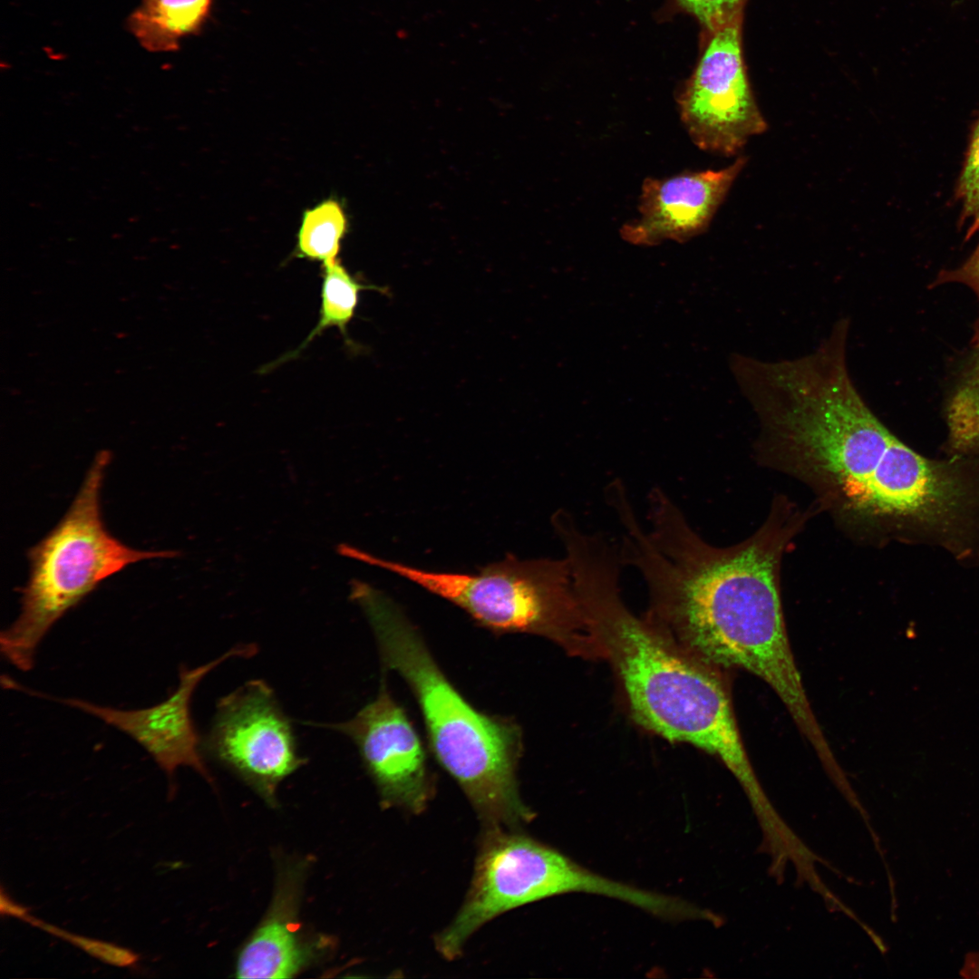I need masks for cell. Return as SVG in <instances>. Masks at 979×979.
Here are the masks:
<instances>
[{
  "label": "cell",
  "mask_w": 979,
  "mask_h": 979,
  "mask_svg": "<svg viewBox=\"0 0 979 979\" xmlns=\"http://www.w3.org/2000/svg\"><path fill=\"white\" fill-rule=\"evenodd\" d=\"M351 558L392 572L463 610L497 634H532L568 651L594 655L567 558L514 555L476 573L432 571L352 548Z\"/></svg>",
  "instance_id": "obj_6"
},
{
  "label": "cell",
  "mask_w": 979,
  "mask_h": 979,
  "mask_svg": "<svg viewBox=\"0 0 979 979\" xmlns=\"http://www.w3.org/2000/svg\"><path fill=\"white\" fill-rule=\"evenodd\" d=\"M564 549L596 655L615 669L635 720L668 741L717 757L746 793L758 790L723 681L713 666L626 606L618 544L583 531L572 535Z\"/></svg>",
  "instance_id": "obj_3"
},
{
  "label": "cell",
  "mask_w": 979,
  "mask_h": 979,
  "mask_svg": "<svg viewBox=\"0 0 979 979\" xmlns=\"http://www.w3.org/2000/svg\"><path fill=\"white\" fill-rule=\"evenodd\" d=\"M369 289L384 291L375 286L361 284L337 258L323 263L318 322L302 344L286 358L296 356L315 336L331 327L338 328L346 339L347 325L354 316L360 293Z\"/></svg>",
  "instance_id": "obj_16"
},
{
  "label": "cell",
  "mask_w": 979,
  "mask_h": 979,
  "mask_svg": "<svg viewBox=\"0 0 979 979\" xmlns=\"http://www.w3.org/2000/svg\"><path fill=\"white\" fill-rule=\"evenodd\" d=\"M346 231L347 218L341 204L325 199L304 211L295 254L322 263L335 259Z\"/></svg>",
  "instance_id": "obj_17"
},
{
  "label": "cell",
  "mask_w": 979,
  "mask_h": 979,
  "mask_svg": "<svg viewBox=\"0 0 979 979\" xmlns=\"http://www.w3.org/2000/svg\"><path fill=\"white\" fill-rule=\"evenodd\" d=\"M0 907L2 915L15 917L29 924L34 917L30 915L29 908L14 901L3 890L1 892Z\"/></svg>",
  "instance_id": "obj_22"
},
{
  "label": "cell",
  "mask_w": 979,
  "mask_h": 979,
  "mask_svg": "<svg viewBox=\"0 0 979 979\" xmlns=\"http://www.w3.org/2000/svg\"><path fill=\"white\" fill-rule=\"evenodd\" d=\"M770 443L811 464L850 506L963 562L979 551V462L926 457L894 435L841 367L782 383L763 410Z\"/></svg>",
  "instance_id": "obj_2"
},
{
  "label": "cell",
  "mask_w": 979,
  "mask_h": 979,
  "mask_svg": "<svg viewBox=\"0 0 979 979\" xmlns=\"http://www.w3.org/2000/svg\"><path fill=\"white\" fill-rule=\"evenodd\" d=\"M744 0H677L710 34L741 18Z\"/></svg>",
  "instance_id": "obj_20"
},
{
  "label": "cell",
  "mask_w": 979,
  "mask_h": 979,
  "mask_svg": "<svg viewBox=\"0 0 979 979\" xmlns=\"http://www.w3.org/2000/svg\"><path fill=\"white\" fill-rule=\"evenodd\" d=\"M572 892L616 898L643 910L654 902L653 892L593 873L530 837L488 827L464 904L437 935L436 948L451 960L475 931L497 916Z\"/></svg>",
  "instance_id": "obj_7"
},
{
  "label": "cell",
  "mask_w": 979,
  "mask_h": 979,
  "mask_svg": "<svg viewBox=\"0 0 979 979\" xmlns=\"http://www.w3.org/2000/svg\"><path fill=\"white\" fill-rule=\"evenodd\" d=\"M320 726L354 742L386 803L412 812L426 807L431 784L424 748L406 711L383 681L376 697L352 719Z\"/></svg>",
  "instance_id": "obj_11"
},
{
  "label": "cell",
  "mask_w": 979,
  "mask_h": 979,
  "mask_svg": "<svg viewBox=\"0 0 979 979\" xmlns=\"http://www.w3.org/2000/svg\"><path fill=\"white\" fill-rule=\"evenodd\" d=\"M965 239L979 233V118L975 121L955 189Z\"/></svg>",
  "instance_id": "obj_18"
},
{
  "label": "cell",
  "mask_w": 979,
  "mask_h": 979,
  "mask_svg": "<svg viewBox=\"0 0 979 979\" xmlns=\"http://www.w3.org/2000/svg\"><path fill=\"white\" fill-rule=\"evenodd\" d=\"M354 602L372 627L383 667L396 673L412 693L434 757L487 827L530 819L532 811L521 800L517 780L523 750L519 724L468 702L389 596L365 585Z\"/></svg>",
  "instance_id": "obj_4"
},
{
  "label": "cell",
  "mask_w": 979,
  "mask_h": 979,
  "mask_svg": "<svg viewBox=\"0 0 979 979\" xmlns=\"http://www.w3.org/2000/svg\"><path fill=\"white\" fill-rule=\"evenodd\" d=\"M111 459L107 450L96 454L64 516L28 551L30 571L21 590L20 613L0 635L3 657L20 671L34 666L50 629L102 581L133 563L179 556L131 548L108 531L100 495Z\"/></svg>",
  "instance_id": "obj_5"
},
{
  "label": "cell",
  "mask_w": 979,
  "mask_h": 979,
  "mask_svg": "<svg viewBox=\"0 0 979 979\" xmlns=\"http://www.w3.org/2000/svg\"><path fill=\"white\" fill-rule=\"evenodd\" d=\"M200 749L267 795L305 763L290 720L262 680L219 699Z\"/></svg>",
  "instance_id": "obj_9"
},
{
  "label": "cell",
  "mask_w": 979,
  "mask_h": 979,
  "mask_svg": "<svg viewBox=\"0 0 979 979\" xmlns=\"http://www.w3.org/2000/svg\"><path fill=\"white\" fill-rule=\"evenodd\" d=\"M256 653V645H241L199 666L183 665L179 668L175 692L164 701L141 709H118L78 698H55L24 686L22 692L63 703L124 732L146 750L170 780L179 767L189 766L211 781L191 717L193 693L204 676L227 659L249 657Z\"/></svg>",
  "instance_id": "obj_10"
},
{
  "label": "cell",
  "mask_w": 979,
  "mask_h": 979,
  "mask_svg": "<svg viewBox=\"0 0 979 979\" xmlns=\"http://www.w3.org/2000/svg\"><path fill=\"white\" fill-rule=\"evenodd\" d=\"M214 0H141L127 27L151 53L179 49L180 42L199 34L210 18Z\"/></svg>",
  "instance_id": "obj_13"
},
{
  "label": "cell",
  "mask_w": 979,
  "mask_h": 979,
  "mask_svg": "<svg viewBox=\"0 0 979 979\" xmlns=\"http://www.w3.org/2000/svg\"><path fill=\"white\" fill-rule=\"evenodd\" d=\"M946 283H961L969 286L979 300V245L958 268L952 270H941L932 286H936ZM973 347H979V316L974 325L972 337Z\"/></svg>",
  "instance_id": "obj_21"
},
{
  "label": "cell",
  "mask_w": 979,
  "mask_h": 979,
  "mask_svg": "<svg viewBox=\"0 0 979 979\" xmlns=\"http://www.w3.org/2000/svg\"><path fill=\"white\" fill-rule=\"evenodd\" d=\"M964 365L945 407L952 456L979 461V347Z\"/></svg>",
  "instance_id": "obj_15"
},
{
  "label": "cell",
  "mask_w": 979,
  "mask_h": 979,
  "mask_svg": "<svg viewBox=\"0 0 979 979\" xmlns=\"http://www.w3.org/2000/svg\"><path fill=\"white\" fill-rule=\"evenodd\" d=\"M302 953L289 924L272 919L258 928L242 949L239 978H289L298 970Z\"/></svg>",
  "instance_id": "obj_14"
},
{
  "label": "cell",
  "mask_w": 979,
  "mask_h": 979,
  "mask_svg": "<svg viewBox=\"0 0 979 979\" xmlns=\"http://www.w3.org/2000/svg\"><path fill=\"white\" fill-rule=\"evenodd\" d=\"M961 974L966 978H979V953H973L965 958Z\"/></svg>",
  "instance_id": "obj_23"
},
{
  "label": "cell",
  "mask_w": 979,
  "mask_h": 979,
  "mask_svg": "<svg viewBox=\"0 0 979 979\" xmlns=\"http://www.w3.org/2000/svg\"><path fill=\"white\" fill-rule=\"evenodd\" d=\"M30 924L73 945L104 964L116 967H131L139 961V955L135 952L113 943L71 933L35 917Z\"/></svg>",
  "instance_id": "obj_19"
},
{
  "label": "cell",
  "mask_w": 979,
  "mask_h": 979,
  "mask_svg": "<svg viewBox=\"0 0 979 979\" xmlns=\"http://www.w3.org/2000/svg\"><path fill=\"white\" fill-rule=\"evenodd\" d=\"M747 162L744 156L726 168L646 178L641 187L639 217L625 223L621 237L633 245L680 243L706 231Z\"/></svg>",
  "instance_id": "obj_12"
},
{
  "label": "cell",
  "mask_w": 979,
  "mask_h": 979,
  "mask_svg": "<svg viewBox=\"0 0 979 979\" xmlns=\"http://www.w3.org/2000/svg\"><path fill=\"white\" fill-rule=\"evenodd\" d=\"M647 519V529L634 524L621 542L624 565L646 584V616L704 663L744 669L766 682L820 761H832L787 635L775 551L761 538L710 545L665 492L650 499Z\"/></svg>",
  "instance_id": "obj_1"
},
{
  "label": "cell",
  "mask_w": 979,
  "mask_h": 979,
  "mask_svg": "<svg viewBox=\"0 0 979 979\" xmlns=\"http://www.w3.org/2000/svg\"><path fill=\"white\" fill-rule=\"evenodd\" d=\"M678 108L694 145L717 155L733 156L767 130L743 62L741 18L711 34Z\"/></svg>",
  "instance_id": "obj_8"
}]
</instances>
